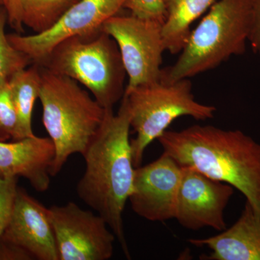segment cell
Instances as JSON below:
<instances>
[{
  "mask_svg": "<svg viewBox=\"0 0 260 260\" xmlns=\"http://www.w3.org/2000/svg\"><path fill=\"white\" fill-rule=\"evenodd\" d=\"M119 111H108L83 156L85 169L77 185L80 200L106 220L127 259L123 213L133 189L135 167L129 140L130 116L124 97Z\"/></svg>",
  "mask_w": 260,
  "mask_h": 260,
  "instance_id": "1",
  "label": "cell"
},
{
  "mask_svg": "<svg viewBox=\"0 0 260 260\" xmlns=\"http://www.w3.org/2000/svg\"><path fill=\"white\" fill-rule=\"evenodd\" d=\"M162 153L181 167L232 186L260 215V144L240 130L193 125L167 130L158 139Z\"/></svg>",
  "mask_w": 260,
  "mask_h": 260,
  "instance_id": "2",
  "label": "cell"
},
{
  "mask_svg": "<svg viewBox=\"0 0 260 260\" xmlns=\"http://www.w3.org/2000/svg\"><path fill=\"white\" fill-rule=\"evenodd\" d=\"M39 98L43 124L52 140L55 177L73 154L82 155L99 133L109 109H104L74 80L40 66Z\"/></svg>",
  "mask_w": 260,
  "mask_h": 260,
  "instance_id": "3",
  "label": "cell"
},
{
  "mask_svg": "<svg viewBox=\"0 0 260 260\" xmlns=\"http://www.w3.org/2000/svg\"><path fill=\"white\" fill-rule=\"evenodd\" d=\"M251 23L250 0L215 2L191 30L177 61L162 69L160 80L189 79L218 68L231 56L244 54Z\"/></svg>",
  "mask_w": 260,
  "mask_h": 260,
  "instance_id": "4",
  "label": "cell"
},
{
  "mask_svg": "<svg viewBox=\"0 0 260 260\" xmlns=\"http://www.w3.org/2000/svg\"><path fill=\"white\" fill-rule=\"evenodd\" d=\"M40 66L82 84L106 109L124 96L125 69L119 48L102 28L61 43Z\"/></svg>",
  "mask_w": 260,
  "mask_h": 260,
  "instance_id": "5",
  "label": "cell"
},
{
  "mask_svg": "<svg viewBox=\"0 0 260 260\" xmlns=\"http://www.w3.org/2000/svg\"><path fill=\"white\" fill-rule=\"evenodd\" d=\"M130 116V126L136 133L130 140L133 164L141 166L147 147L158 140L173 121L181 116L199 121L211 119L216 108L197 102L189 79L168 83L160 81L124 92Z\"/></svg>",
  "mask_w": 260,
  "mask_h": 260,
  "instance_id": "6",
  "label": "cell"
},
{
  "mask_svg": "<svg viewBox=\"0 0 260 260\" xmlns=\"http://www.w3.org/2000/svg\"><path fill=\"white\" fill-rule=\"evenodd\" d=\"M162 23L135 15H116L108 19L102 30L115 41L125 69V91L160 81L165 50Z\"/></svg>",
  "mask_w": 260,
  "mask_h": 260,
  "instance_id": "7",
  "label": "cell"
},
{
  "mask_svg": "<svg viewBox=\"0 0 260 260\" xmlns=\"http://www.w3.org/2000/svg\"><path fill=\"white\" fill-rule=\"evenodd\" d=\"M126 0H78L52 25L34 35H8L12 45L35 64L42 65L59 44L70 38L86 35L119 14Z\"/></svg>",
  "mask_w": 260,
  "mask_h": 260,
  "instance_id": "8",
  "label": "cell"
},
{
  "mask_svg": "<svg viewBox=\"0 0 260 260\" xmlns=\"http://www.w3.org/2000/svg\"><path fill=\"white\" fill-rule=\"evenodd\" d=\"M59 260H109L116 237L99 214L73 202L49 208Z\"/></svg>",
  "mask_w": 260,
  "mask_h": 260,
  "instance_id": "9",
  "label": "cell"
},
{
  "mask_svg": "<svg viewBox=\"0 0 260 260\" xmlns=\"http://www.w3.org/2000/svg\"><path fill=\"white\" fill-rule=\"evenodd\" d=\"M229 184L207 177L191 167H182L175 219L181 226L197 231L205 227L226 229L224 210L234 194Z\"/></svg>",
  "mask_w": 260,
  "mask_h": 260,
  "instance_id": "10",
  "label": "cell"
},
{
  "mask_svg": "<svg viewBox=\"0 0 260 260\" xmlns=\"http://www.w3.org/2000/svg\"><path fill=\"white\" fill-rule=\"evenodd\" d=\"M181 176L182 167L164 153L150 164L135 168L129 198L132 209L149 221L175 218Z\"/></svg>",
  "mask_w": 260,
  "mask_h": 260,
  "instance_id": "11",
  "label": "cell"
},
{
  "mask_svg": "<svg viewBox=\"0 0 260 260\" xmlns=\"http://www.w3.org/2000/svg\"><path fill=\"white\" fill-rule=\"evenodd\" d=\"M0 240L11 243L32 259L59 260L49 208L18 187L14 211Z\"/></svg>",
  "mask_w": 260,
  "mask_h": 260,
  "instance_id": "12",
  "label": "cell"
},
{
  "mask_svg": "<svg viewBox=\"0 0 260 260\" xmlns=\"http://www.w3.org/2000/svg\"><path fill=\"white\" fill-rule=\"evenodd\" d=\"M55 148L50 138L34 136L13 142L0 140V177H23L35 190L47 191Z\"/></svg>",
  "mask_w": 260,
  "mask_h": 260,
  "instance_id": "13",
  "label": "cell"
},
{
  "mask_svg": "<svg viewBox=\"0 0 260 260\" xmlns=\"http://www.w3.org/2000/svg\"><path fill=\"white\" fill-rule=\"evenodd\" d=\"M195 246H207L208 260H260V215L246 202L240 218L229 229L207 239H191Z\"/></svg>",
  "mask_w": 260,
  "mask_h": 260,
  "instance_id": "14",
  "label": "cell"
},
{
  "mask_svg": "<svg viewBox=\"0 0 260 260\" xmlns=\"http://www.w3.org/2000/svg\"><path fill=\"white\" fill-rule=\"evenodd\" d=\"M215 0H164L166 18L162 24L165 50L179 54L186 45L193 23L210 9Z\"/></svg>",
  "mask_w": 260,
  "mask_h": 260,
  "instance_id": "15",
  "label": "cell"
},
{
  "mask_svg": "<svg viewBox=\"0 0 260 260\" xmlns=\"http://www.w3.org/2000/svg\"><path fill=\"white\" fill-rule=\"evenodd\" d=\"M9 85L18 116L17 140L35 136L32 129V114L40 94V65L35 64L20 70L11 77Z\"/></svg>",
  "mask_w": 260,
  "mask_h": 260,
  "instance_id": "16",
  "label": "cell"
},
{
  "mask_svg": "<svg viewBox=\"0 0 260 260\" xmlns=\"http://www.w3.org/2000/svg\"><path fill=\"white\" fill-rule=\"evenodd\" d=\"M78 0H21L23 25L35 34L50 28Z\"/></svg>",
  "mask_w": 260,
  "mask_h": 260,
  "instance_id": "17",
  "label": "cell"
},
{
  "mask_svg": "<svg viewBox=\"0 0 260 260\" xmlns=\"http://www.w3.org/2000/svg\"><path fill=\"white\" fill-rule=\"evenodd\" d=\"M8 15L3 7L0 8V83L9 81L11 77L25 69L30 60L10 42L5 34Z\"/></svg>",
  "mask_w": 260,
  "mask_h": 260,
  "instance_id": "18",
  "label": "cell"
},
{
  "mask_svg": "<svg viewBox=\"0 0 260 260\" xmlns=\"http://www.w3.org/2000/svg\"><path fill=\"white\" fill-rule=\"evenodd\" d=\"M18 120L9 81L0 83V140L18 138Z\"/></svg>",
  "mask_w": 260,
  "mask_h": 260,
  "instance_id": "19",
  "label": "cell"
},
{
  "mask_svg": "<svg viewBox=\"0 0 260 260\" xmlns=\"http://www.w3.org/2000/svg\"><path fill=\"white\" fill-rule=\"evenodd\" d=\"M18 177H0V239L8 227L18 194Z\"/></svg>",
  "mask_w": 260,
  "mask_h": 260,
  "instance_id": "20",
  "label": "cell"
},
{
  "mask_svg": "<svg viewBox=\"0 0 260 260\" xmlns=\"http://www.w3.org/2000/svg\"><path fill=\"white\" fill-rule=\"evenodd\" d=\"M124 8L138 18L157 20L162 23L165 20L164 0H126Z\"/></svg>",
  "mask_w": 260,
  "mask_h": 260,
  "instance_id": "21",
  "label": "cell"
},
{
  "mask_svg": "<svg viewBox=\"0 0 260 260\" xmlns=\"http://www.w3.org/2000/svg\"><path fill=\"white\" fill-rule=\"evenodd\" d=\"M10 26L17 32L23 30V8L21 0H2Z\"/></svg>",
  "mask_w": 260,
  "mask_h": 260,
  "instance_id": "22",
  "label": "cell"
},
{
  "mask_svg": "<svg viewBox=\"0 0 260 260\" xmlns=\"http://www.w3.org/2000/svg\"><path fill=\"white\" fill-rule=\"evenodd\" d=\"M252 23L249 43L251 49L260 54V0H250Z\"/></svg>",
  "mask_w": 260,
  "mask_h": 260,
  "instance_id": "23",
  "label": "cell"
},
{
  "mask_svg": "<svg viewBox=\"0 0 260 260\" xmlns=\"http://www.w3.org/2000/svg\"><path fill=\"white\" fill-rule=\"evenodd\" d=\"M0 260H32L23 249L11 243L0 240Z\"/></svg>",
  "mask_w": 260,
  "mask_h": 260,
  "instance_id": "24",
  "label": "cell"
},
{
  "mask_svg": "<svg viewBox=\"0 0 260 260\" xmlns=\"http://www.w3.org/2000/svg\"><path fill=\"white\" fill-rule=\"evenodd\" d=\"M1 7H3V2H2V0H0V8H1ZM3 8H4V7H3Z\"/></svg>",
  "mask_w": 260,
  "mask_h": 260,
  "instance_id": "25",
  "label": "cell"
}]
</instances>
